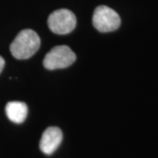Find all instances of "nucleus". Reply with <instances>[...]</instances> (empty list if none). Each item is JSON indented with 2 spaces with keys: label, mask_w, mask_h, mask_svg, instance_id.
<instances>
[{
  "label": "nucleus",
  "mask_w": 158,
  "mask_h": 158,
  "mask_svg": "<svg viewBox=\"0 0 158 158\" xmlns=\"http://www.w3.org/2000/svg\"><path fill=\"white\" fill-rule=\"evenodd\" d=\"M40 46V39L36 32L31 29L20 31L10 46L11 55L19 60L33 56Z\"/></svg>",
  "instance_id": "1"
},
{
  "label": "nucleus",
  "mask_w": 158,
  "mask_h": 158,
  "mask_svg": "<svg viewBox=\"0 0 158 158\" xmlns=\"http://www.w3.org/2000/svg\"><path fill=\"white\" fill-rule=\"evenodd\" d=\"M77 56L70 48L66 45L56 46L53 48L44 57L43 65L47 69H58L70 66Z\"/></svg>",
  "instance_id": "2"
},
{
  "label": "nucleus",
  "mask_w": 158,
  "mask_h": 158,
  "mask_svg": "<svg viewBox=\"0 0 158 158\" xmlns=\"http://www.w3.org/2000/svg\"><path fill=\"white\" fill-rule=\"evenodd\" d=\"M120 17L116 11L106 6H98L92 16L94 27L102 33L113 32L120 26Z\"/></svg>",
  "instance_id": "3"
},
{
  "label": "nucleus",
  "mask_w": 158,
  "mask_h": 158,
  "mask_svg": "<svg viewBox=\"0 0 158 158\" xmlns=\"http://www.w3.org/2000/svg\"><path fill=\"white\" fill-rule=\"evenodd\" d=\"M48 27L53 33L67 34L72 32L77 25V18L68 9H59L53 11L48 19Z\"/></svg>",
  "instance_id": "4"
},
{
  "label": "nucleus",
  "mask_w": 158,
  "mask_h": 158,
  "mask_svg": "<svg viewBox=\"0 0 158 158\" xmlns=\"http://www.w3.org/2000/svg\"><path fill=\"white\" fill-rule=\"evenodd\" d=\"M62 141V130L56 127H48L42 134L40 148L46 155H51L56 150Z\"/></svg>",
  "instance_id": "5"
},
{
  "label": "nucleus",
  "mask_w": 158,
  "mask_h": 158,
  "mask_svg": "<svg viewBox=\"0 0 158 158\" xmlns=\"http://www.w3.org/2000/svg\"><path fill=\"white\" fill-rule=\"evenodd\" d=\"M6 113L8 118L17 124L25 121L28 113V107L24 102L11 101L7 103Z\"/></svg>",
  "instance_id": "6"
},
{
  "label": "nucleus",
  "mask_w": 158,
  "mask_h": 158,
  "mask_svg": "<svg viewBox=\"0 0 158 158\" xmlns=\"http://www.w3.org/2000/svg\"><path fill=\"white\" fill-rule=\"evenodd\" d=\"M5 60H4V58L0 56V73L2 72V70H3V69L5 67Z\"/></svg>",
  "instance_id": "7"
}]
</instances>
